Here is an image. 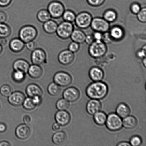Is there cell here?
<instances>
[{"mask_svg":"<svg viewBox=\"0 0 146 146\" xmlns=\"http://www.w3.org/2000/svg\"><path fill=\"white\" fill-rule=\"evenodd\" d=\"M3 51V47L0 45V55H1Z\"/></svg>","mask_w":146,"mask_h":146,"instance_id":"91938a15","label":"cell"},{"mask_svg":"<svg viewBox=\"0 0 146 146\" xmlns=\"http://www.w3.org/2000/svg\"><path fill=\"white\" fill-rule=\"evenodd\" d=\"M138 121L135 117L129 116L124 118L123 121V125L124 128L128 129H133L136 127Z\"/></svg>","mask_w":146,"mask_h":146,"instance_id":"d4e9b609","label":"cell"},{"mask_svg":"<svg viewBox=\"0 0 146 146\" xmlns=\"http://www.w3.org/2000/svg\"><path fill=\"white\" fill-rule=\"evenodd\" d=\"M146 45L144 46L141 50L138 51L137 52V55L138 57L140 58H145L146 54Z\"/></svg>","mask_w":146,"mask_h":146,"instance_id":"bcb514c9","label":"cell"},{"mask_svg":"<svg viewBox=\"0 0 146 146\" xmlns=\"http://www.w3.org/2000/svg\"><path fill=\"white\" fill-rule=\"evenodd\" d=\"M1 104H0V109H1Z\"/></svg>","mask_w":146,"mask_h":146,"instance_id":"94428289","label":"cell"},{"mask_svg":"<svg viewBox=\"0 0 146 146\" xmlns=\"http://www.w3.org/2000/svg\"><path fill=\"white\" fill-rule=\"evenodd\" d=\"M12 93V88L8 84H4L0 88V93L4 97H8Z\"/></svg>","mask_w":146,"mask_h":146,"instance_id":"8d00e7d4","label":"cell"},{"mask_svg":"<svg viewBox=\"0 0 146 146\" xmlns=\"http://www.w3.org/2000/svg\"><path fill=\"white\" fill-rule=\"evenodd\" d=\"M38 35L37 29L34 26L27 25L21 27L19 31L18 36L25 43L34 41Z\"/></svg>","mask_w":146,"mask_h":146,"instance_id":"7a4b0ae2","label":"cell"},{"mask_svg":"<svg viewBox=\"0 0 146 146\" xmlns=\"http://www.w3.org/2000/svg\"><path fill=\"white\" fill-rule=\"evenodd\" d=\"M13 0H0V7L5 8L8 7L12 2Z\"/></svg>","mask_w":146,"mask_h":146,"instance_id":"7dc6e473","label":"cell"},{"mask_svg":"<svg viewBox=\"0 0 146 146\" xmlns=\"http://www.w3.org/2000/svg\"><path fill=\"white\" fill-rule=\"evenodd\" d=\"M74 30L72 23L64 21L58 24L56 33L58 38L62 40H66L70 37Z\"/></svg>","mask_w":146,"mask_h":146,"instance_id":"277c9868","label":"cell"},{"mask_svg":"<svg viewBox=\"0 0 146 146\" xmlns=\"http://www.w3.org/2000/svg\"><path fill=\"white\" fill-rule=\"evenodd\" d=\"M106 44L102 40H95L90 45L89 53L93 58H98L104 56L107 52Z\"/></svg>","mask_w":146,"mask_h":146,"instance_id":"3957f363","label":"cell"},{"mask_svg":"<svg viewBox=\"0 0 146 146\" xmlns=\"http://www.w3.org/2000/svg\"><path fill=\"white\" fill-rule=\"evenodd\" d=\"M92 19L91 14L86 12H83L76 16L74 21L78 28L85 29L91 26Z\"/></svg>","mask_w":146,"mask_h":146,"instance_id":"52a82bcc","label":"cell"},{"mask_svg":"<svg viewBox=\"0 0 146 146\" xmlns=\"http://www.w3.org/2000/svg\"><path fill=\"white\" fill-rule=\"evenodd\" d=\"M63 97L69 102H74L79 98L80 92L75 87H70L64 91Z\"/></svg>","mask_w":146,"mask_h":146,"instance_id":"5bb4252c","label":"cell"},{"mask_svg":"<svg viewBox=\"0 0 146 146\" xmlns=\"http://www.w3.org/2000/svg\"><path fill=\"white\" fill-rule=\"evenodd\" d=\"M86 35L84 33L79 29H74L70 37L73 41L79 44L85 42Z\"/></svg>","mask_w":146,"mask_h":146,"instance_id":"cb8c5ba5","label":"cell"},{"mask_svg":"<svg viewBox=\"0 0 146 146\" xmlns=\"http://www.w3.org/2000/svg\"><path fill=\"white\" fill-rule=\"evenodd\" d=\"M142 143L141 138L138 136L135 135L131 137L130 140V143L131 145L133 146H139L141 145Z\"/></svg>","mask_w":146,"mask_h":146,"instance_id":"f35d334b","label":"cell"},{"mask_svg":"<svg viewBox=\"0 0 146 146\" xmlns=\"http://www.w3.org/2000/svg\"><path fill=\"white\" fill-rule=\"evenodd\" d=\"M31 121L32 120H31V117L29 115H25L23 118V121L24 123L27 125H29L31 123Z\"/></svg>","mask_w":146,"mask_h":146,"instance_id":"816d5d0a","label":"cell"},{"mask_svg":"<svg viewBox=\"0 0 146 146\" xmlns=\"http://www.w3.org/2000/svg\"><path fill=\"white\" fill-rule=\"evenodd\" d=\"M108 92V87L106 84L101 81L92 83L86 89V94L92 99L100 100L104 98Z\"/></svg>","mask_w":146,"mask_h":146,"instance_id":"6da1fadb","label":"cell"},{"mask_svg":"<svg viewBox=\"0 0 146 146\" xmlns=\"http://www.w3.org/2000/svg\"><path fill=\"white\" fill-rule=\"evenodd\" d=\"M67 139V134L64 131H57L53 135L52 138L53 143L57 145H62L65 144Z\"/></svg>","mask_w":146,"mask_h":146,"instance_id":"603a6c76","label":"cell"},{"mask_svg":"<svg viewBox=\"0 0 146 146\" xmlns=\"http://www.w3.org/2000/svg\"><path fill=\"white\" fill-rule=\"evenodd\" d=\"M58 25L56 21L51 19L44 23L43 29L46 34L52 35L56 33Z\"/></svg>","mask_w":146,"mask_h":146,"instance_id":"44dd1931","label":"cell"},{"mask_svg":"<svg viewBox=\"0 0 146 146\" xmlns=\"http://www.w3.org/2000/svg\"><path fill=\"white\" fill-rule=\"evenodd\" d=\"M116 113L121 118H124L128 116L131 113L129 107L124 103H121L117 107Z\"/></svg>","mask_w":146,"mask_h":146,"instance_id":"484cf974","label":"cell"},{"mask_svg":"<svg viewBox=\"0 0 146 146\" xmlns=\"http://www.w3.org/2000/svg\"><path fill=\"white\" fill-rule=\"evenodd\" d=\"M79 48V44L73 41L68 46V50L73 53H75L78 51Z\"/></svg>","mask_w":146,"mask_h":146,"instance_id":"b9f144b4","label":"cell"},{"mask_svg":"<svg viewBox=\"0 0 146 146\" xmlns=\"http://www.w3.org/2000/svg\"><path fill=\"white\" fill-rule=\"evenodd\" d=\"M7 19L8 16L7 13L3 11H0V23H5Z\"/></svg>","mask_w":146,"mask_h":146,"instance_id":"f6af8a7d","label":"cell"},{"mask_svg":"<svg viewBox=\"0 0 146 146\" xmlns=\"http://www.w3.org/2000/svg\"><path fill=\"white\" fill-rule=\"evenodd\" d=\"M26 93L29 97L33 98L35 96H42L43 92L39 86L35 84H31L27 86Z\"/></svg>","mask_w":146,"mask_h":146,"instance_id":"ac0fdd59","label":"cell"},{"mask_svg":"<svg viewBox=\"0 0 146 146\" xmlns=\"http://www.w3.org/2000/svg\"><path fill=\"white\" fill-rule=\"evenodd\" d=\"M107 128L111 131H118L123 127V121L121 118L117 114L111 113L109 114L106 121Z\"/></svg>","mask_w":146,"mask_h":146,"instance_id":"8992f818","label":"cell"},{"mask_svg":"<svg viewBox=\"0 0 146 146\" xmlns=\"http://www.w3.org/2000/svg\"><path fill=\"white\" fill-rule=\"evenodd\" d=\"M9 46L12 52L19 53L23 50L25 47V43L19 38H15L10 41Z\"/></svg>","mask_w":146,"mask_h":146,"instance_id":"2e32d148","label":"cell"},{"mask_svg":"<svg viewBox=\"0 0 146 146\" xmlns=\"http://www.w3.org/2000/svg\"><path fill=\"white\" fill-rule=\"evenodd\" d=\"M90 78L95 82L100 81L104 77V72L101 68L94 67L90 69L89 72Z\"/></svg>","mask_w":146,"mask_h":146,"instance_id":"7402d4cb","label":"cell"},{"mask_svg":"<svg viewBox=\"0 0 146 146\" xmlns=\"http://www.w3.org/2000/svg\"><path fill=\"white\" fill-rule=\"evenodd\" d=\"M141 7L139 4L137 3H134L131 4V10L133 13L137 14L141 11Z\"/></svg>","mask_w":146,"mask_h":146,"instance_id":"ee69618b","label":"cell"},{"mask_svg":"<svg viewBox=\"0 0 146 146\" xmlns=\"http://www.w3.org/2000/svg\"><path fill=\"white\" fill-rule=\"evenodd\" d=\"M143 65H144V67H146V60L145 58H143Z\"/></svg>","mask_w":146,"mask_h":146,"instance_id":"680465c9","label":"cell"},{"mask_svg":"<svg viewBox=\"0 0 146 146\" xmlns=\"http://www.w3.org/2000/svg\"><path fill=\"white\" fill-rule=\"evenodd\" d=\"M91 26L94 31L101 33L108 32L109 29V23L104 18L96 17L93 19Z\"/></svg>","mask_w":146,"mask_h":146,"instance_id":"30bf717a","label":"cell"},{"mask_svg":"<svg viewBox=\"0 0 146 146\" xmlns=\"http://www.w3.org/2000/svg\"><path fill=\"white\" fill-rule=\"evenodd\" d=\"M74 58V53L69 50H65L59 53L58 59V62L61 65L67 66L72 63Z\"/></svg>","mask_w":146,"mask_h":146,"instance_id":"4fadbf2b","label":"cell"},{"mask_svg":"<svg viewBox=\"0 0 146 146\" xmlns=\"http://www.w3.org/2000/svg\"><path fill=\"white\" fill-rule=\"evenodd\" d=\"M95 41L93 35H88L86 36L85 42L89 45H91Z\"/></svg>","mask_w":146,"mask_h":146,"instance_id":"681fc988","label":"cell"},{"mask_svg":"<svg viewBox=\"0 0 146 146\" xmlns=\"http://www.w3.org/2000/svg\"><path fill=\"white\" fill-rule=\"evenodd\" d=\"M62 17L64 21L72 23L75 21L76 15L72 11L70 10H65Z\"/></svg>","mask_w":146,"mask_h":146,"instance_id":"d590c367","label":"cell"},{"mask_svg":"<svg viewBox=\"0 0 146 146\" xmlns=\"http://www.w3.org/2000/svg\"><path fill=\"white\" fill-rule=\"evenodd\" d=\"M56 106L58 111H66L69 108L70 104L65 99L61 98L57 101Z\"/></svg>","mask_w":146,"mask_h":146,"instance_id":"1f68e13d","label":"cell"},{"mask_svg":"<svg viewBox=\"0 0 146 146\" xmlns=\"http://www.w3.org/2000/svg\"><path fill=\"white\" fill-rule=\"evenodd\" d=\"M107 118L106 114L102 111H99L94 115V122L100 126H102L106 123Z\"/></svg>","mask_w":146,"mask_h":146,"instance_id":"f546056e","label":"cell"},{"mask_svg":"<svg viewBox=\"0 0 146 146\" xmlns=\"http://www.w3.org/2000/svg\"><path fill=\"white\" fill-rule=\"evenodd\" d=\"M112 38L110 35V33L106 32L102 34V41L105 44H109L111 43L112 42L113 40Z\"/></svg>","mask_w":146,"mask_h":146,"instance_id":"60d3db41","label":"cell"},{"mask_svg":"<svg viewBox=\"0 0 146 146\" xmlns=\"http://www.w3.org/2000/svg\"><path fill=\"white\" fill-rule=\"evenodd\" d=\"M61 126L57 123H54L52 126L53 131H58L61 129Z\"/></svg>","mask_w":146,"mask_h":146,"instance_id":"f5cc1de1","label":"cell"},{"mask_svg":"<svg viewBox=\"0 0 146 146\" xmlns=\"http://www.w3.org/2000/svg\"><path fill=\"white\" fill-rule=\"evenodd\" d=\"M93 35L95 40H102V33L96 31Z\"/></svg>","mask_w":146,"mask_h":146,"instance_id":"f907efd6","label":"cell"},{"mask_svg":"<svg viewBox=\"0 0 146 146\" xmlns=\"http://www.w3.org/2000/svg\"><path fill=\"white\" fill-rule=\"evenodd\" d=\"M22 105L24 109L28 111H32L37 107L33 101L32 98L30 97L25 98Z\"/></svg>","mask_w":146,"mask_h":146,"instance_id":"836d02e7","label":"cell"},{"mask_svg":"<svg viewBox=\"0 0 146 146\" xmlns=\"http://www.w3.org/2000/svg\"><path fill=\"white\" fill-rule=\"evenodd\" d=\"M25 98V95L21 92L15 91L11 93L8 97V102L10 104L15 107L22 105Z\"/></svg>","mask_w":146,"mask_h":146,"instance_id":"8fae6325","label":"cell"},{"mask_svg":"<svg viewBox=\"0 0 146 146\" xmlns=\"http://www.w3.org/2000/svg\"><path fill=\"white\" fill-rule=\"evenodd\" d=\"M11 145L10 143L6 141H3L0 142V146H10Z\"/></svg>","mask_w":146,"mask_h":146,"instance_id":"6f0895ef","label":"cell"},{"mask_svg":"<svg viewBox=\"0 0 146 146\" xmlns=\"http://www.w3.org/2000/svg\"><path fill=\"white\" fill-rule=\"evenodd\" d=\"M7 129V125L5 123H0V133L5 132Z\"/></svg>","mask_w":146,"mask_h":146,"instance_id":"db71d44e","label":"cell"},{"mask_svg":"<svg viewBox=\"0 0 146 146\" xmlns=\"http://www.w3.org/2000/svg\"><path fill=\"white\" fill-rule=\"evenodd\" d=\"M54 82L60 87L68 86L71 84L72 79L69 74L64 71H59L56 73L53 78Z\"/></svg>","mask_w":146,"mask_h":146,"instance_id":"9c48e42d","label":"cell"},{"mask_svg":"<svg viewBox=\"0 0 146 146\" xmlns=\"http://www.w3.org/2000/svg\"><path fill=\"white\" fill-rule=\"evenodd\" d=\"M51 17L48 10L42 9L40 10L37 14V18L39 22L42 23L51 19Z\"/></svg>","mask_w":146,"mask_h":146,"instance_id":"f1b7e54d","label":"cell"},{"mask_svg":"<svg viewBox=\"0 0 146 146\" xmlns=\"http://www.w3.org/2000/svg\"><path fill=\"white\" fill-rule=\"evenodd\" d=\"M31 134V129L29 125L25 124H20L15 130L17 138L20 140H25L29 138Z\"/></svg>","mask_w":146,"mask_h":146,"instance_id":"7c38bea8","label":"cell"},{"mask_svg":"<svg viewBox=\"0 0 146 146\" xmlns=\"http://www.w3.org/2000/svg\"><path fill=\"white\" fill-rule=\"evenodd\" d=\"M104 19L108 22H112L117 19V15L115 11L112 10H108L104 14Z\"/></svg>","mask_w":146,"mask_h":146,"instance_id":"e575fe53","label":"cell"},{"mask_svg":"<svg viewBox=\"0 0 146 146\" xmlns=\"http://www.w3.org/2000/svg\"><path fill=\"white\" fill-rule=\"evenodd\" d=\"M105 0H87L90 5L93 7H98L104 3Z\"/></svg>","mask_w":146,"mask_h":146,"instance_id":"7bdbcfd3","label":"cell"},{"mask_svg":"<svg viewBox=\"0 0 146 146\" xmlns=\"http://www.w3.org/2000/svg\"><path fill=\"white\" fill-rule=\"evenodd\" d=\"M32 98L34 104H35L36 106H39L42 102V99L41 98V96H35L33 97Z\"/></svg>","mask_w":146,"mask_h":146,"instance_id":"c3c4849f","label":"cell"},{"mask_svg":"<svg viewBox=\"0 0 146 146\" xmlns=\"http://www.w3.org/2000/svg\"><path fill=\"white\" fill-rule=\"evenodd\" d=\"M12 30L11 27L5 23H0V38H7L11 35Z\"/></svg>","mask_w":146,"mask_h":146,"instance_id":"83f0119b","label":"cell"},{"mask_svg":"<svg viewBox=\"0 0 146 146\" xmlns=\"http://www.w3.org/2000/svg\"><path fill=\"white\" fill-rule=\"evenodd\" d=\"M110 33L113 39L116 40L121 39L124 35L123 30L118 26L113 27L111 30Z\"/></svg>","mask_w":146,"mask_h":146,"instance_id":"4316f807","label":"cell"},{"mask_svg":"<svg viewBox=\"0 0 146 146\" xmlns=\"http://www.w3.org/2000/svg\"><path fill=\"white\" fill-rule=\"evenodd\" d=\"M25 46L29 51H31L38 48V44L35 41H30L25 44Z\"/></svg>","mask_w":146,"mask_h":146,"instance_id":"ab89813d","label":"cell"},{"mask_svg":"<svg viewBox=\"0 0 146 146\" xmlns=\"http://www.w3.org/2000/svg\"><path fill=\"white\" fill-rule=\"evenodd\" d=\"M55 118L56 123L61 126L68 125L71 121L70 114L66 111H58L56 113Z\"/></svg>","mask_w":146,"mask_h":146,"instance_id":"9a60e30c","label":"cell"},{"mask_svg":"<svg viewBox=\"0 0 146 146\" xmlns=\"http://www.w3.org/2000/svg\"><path fill=\"white\" fill-rule=\"evenodd\" d=\"M30 65L28 61L20 58L14 61L13 64V68L14 70L22 71L26 74L28 72Z\"/></svg>","mask_w":146,"mask_h":146,"instance_id":"ffe728a7","label":"cell"},{"mask_svg":"<svg viewBox=\"0 0 146 146\" xmlns=\"http://www.w3.org/2000/svg\"><path fill=\"white\" fill-rule=\"evenodd\" d=\"M102 104L98 100L92 99L87 102L86 109L87 112L91 115H94L101 110Z\"/></svg>","mask_w":146,"mask_h":146,"instance_id":"e0dca14e","label":"cell"},{"mask_svg":"<svg viewBox=\"0 0 146 146\" xmlns=\"http://www.w3.org/2000/svg\"><path fill=\"white\" fill-rule=\"evenodd\" d=\"M8 43V41L7 38H0V45L3 47L5 46Z\"/></svg>","mask_w":146,"mask_h":146,"instance_id":"11a10c76","label":"cell"},{"mask_svg":"<svg viewBox=\"0 0 146 146\" xmlns=\"http://www.w3.org/2000/svg\"><path fill=\"white\" fill-rule=\"evenodd\" d=\"M137 18L141 23H145L146 22V8H144L141 9V11L137 14Z\"/></svg>","mask_w":146,"mask_h":146,"instance_id":"74e56055","label":"cell"},{"mask_svg":"<svg viewBox=\"0 0 146 146\" xmlns=\"http://www.w3.org/2000/svg\"><path fill=\"white\" fill-rule=\"evenodd\" d=\"M47 10L51 18L58 19L62 17L65 11V7L60 1H53L48 4Z\"/></svg>","mask_w":146,"mask_h":146,"instance_id":"5b68a950","label":"cell"},{"mask_svg":"<svg viewBox=\"0 0 146 146\" xmlns=\"http://www.w3.org/2000/svg\"><path fill=\"white\" fill-rule=\"evenodd\" d=\"M25 73L19 71L14 70L12 74V78L15 82L21 83L25 78Z\"/></svg>","mask_w":146,"mask_h":146,"instance_id":"d6a6232c","label":"cell"},{"mask_svg":"<svg viewBox=\"0 0 146 146\" xmlns=\"http://www.w3.org/2000/svg\"><path fill=\"white\" fill-rule=\"evenodd\" d=\"M27 72L31 78L37 79L42 76L43 70L40 65L33 64L30 65Z\"/></svg>","mask_w":146,"mask_h":146,"instance_id":"d6986e66","label":"cell"},{"mask_svg":"<svg viewBox=\"0 0 146 146\" xmlns=\"http://www.w3.org/2000/svg\"><path fill=\"white\" fill-rule=\"evenodd\" d=\"M61 91V87L54 82L50 83L48 87V94L53 96H57L59 95Z\"/></svg>","mask_w":146,"mask_h":146,"instance_id":"4dcf8cb0","label":"cell"},{"mask_svg":"<svg viewBox=\"0 0 146 146\" xmlns=\"http://www.w3.org/2000/svg\"><path fill=\"white\" fill-rule=\"evenodd\" d=\"M31 58L33 64L40 66L46 64L48 60L46 52L41 48H37L32 51Z\"/></svg>","mask_w":146,"mask_h":146,"instance_id":"ba28073f","label":"cell"},{"mask_svg":"<svg viewBox=\"0 0 146 146\" xmlns=\"http://www.w3.org/2000/svg\"><path fill=\"white\" fill-rule=\"evenodd\" d=\"M117 145L118 146H131V145L130 143L125 142V141H123V142L119 143L118 144H117Z\"/></svg>","mask_w":146,"mask_h":146,"instance_id":"9f6ffc18","label":"cell"}]
</instances>
